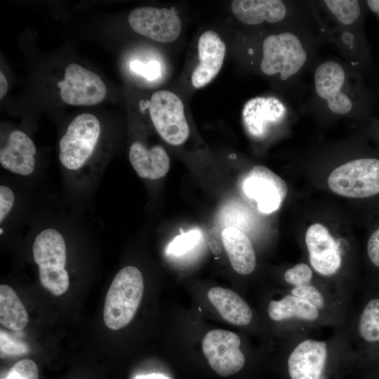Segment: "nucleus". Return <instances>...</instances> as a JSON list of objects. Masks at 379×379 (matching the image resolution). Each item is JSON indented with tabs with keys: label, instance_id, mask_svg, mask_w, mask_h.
Returning <instances> with one entry per match:
<instances>
[{
	"label": "nucleus",
	"instance_id": "nucleus-1",
	"mask_svg": "<svg viewBox=\"0 0 379 379\" xmlns=\"http://www.w3.org/2000/svg\"><path fill=\"white\" fill-rule=\"evenodd\" d=\"M312 91L300 110L323 117L366 119L374 112L375 92L345 60L319 58L312 69Z\"/></svg>",
	"mask_w": 379,
	"mask_h": 379
},
{
	"label": "nucleus",
	"instance_id": "nucleus-2",
	"mask_svg": "<svg viewBox=\"0 0 379 379\" xmlns=\"http://www.w3.org/2000/svg\"><path fill=\"white\" fill-rule=\"evenodd\" d=\"M333 329L324 340L309 333L280 338L285 379H344L352 367L348 338L345 325Z\"/></svg>",
	"mask_w": 379,
	"mask_h": 379
},
{
	"label": "nucleus",
	"instance_id": "nucleus-3",
	"mask_svg": "<svg viewBox=\"0 0 379 379\" xmlns=\"http://www.w3.org/2000/svg\"><path fill=\"white\" fill-rule=\"evenodd\" d=\"M307 259L315 273L329 284L341 296L351 302L354 286L345 274V251L328 229L314 223L307 230L305 237Z\"/></svg>",
	"mask_w": 379,
	"mask_h": 379
},
{
	"label": "nucleus",
	"instance_id": "nucleus-4",
	"mask_svg": "<svg viewBox=\"0 0 379 379\" xmlns=\"http://www.w3.org/2000/svg\"><path fill=\"white\" fill-rule=\"evenodd\" d=\"M277 298L267 302L266 315L280 338L310 333L321 326L340 325L306 300L280 290Z\"/></svg>",
	"mask_w": 379,
	"mask_h": 379
},
{
	"label": "nucleus",
	"instance_id": "nucleus-5",
	"mask_svg": "<svg viewBox=\"0 0 379 379\" xmlns=\"http://www.w3.org/2000/svg\"><path fill=\"white\" fill-rule=\"evenodd\" d=\"M143 290V277L137 267L126 266L120 270L105 297L103 309L105 325L112 330L128 325L138 310Z\"/></svg>",
	"mask_w": 379,
	"mask_h": 379
},
{
	"label": "nucleus",
	"instance_id": "nucleus-6",
	"mask_svg": "<svg viewBox=\"0 0 379 379\" xmlns=\"http://www.w3.org/2000/svg\"><path fill=\"white\" fill-rule=\"evenodd\" d=\"M231 9L234 15L248 25L262 23L282 25L286 23L318 20L312 1L234 0Z\"/></svg>",
	"mask_w": 379,
	"mask_h": 379
},
{
	"label": "nucleus",
	"instance_id": "nucleus-7",
	"mask_svg": "<svg viewBox=\"0 0 379 379\" xmlns=\"http://www.w3.org/2000/svg\"><path fill=\"white\" fill-rule=\"evenodd\" d=\"M101 132L98 118L89 113L79 114L70 122L59 142V160L69 171L84 166L92 156Z\"/></svg>",
	"mask_w": 379,
	"mask_h": 379
},
{
	"label": "nucleus",
	"instance_id": "nucleus-8",
	"mask_svg": "<svg viewBox=\"0 0 379 379\" xmlns=\"http://www.w3.org/2000/svg\"><path fill=\"white\" fill-rule=\"evenodd\" d=\"M334 193L350 198H366L379 193V159L359 158L335 168L328 178Z\"/></svg>",
	"mask_w": 379,
	"mask_h": 379
},
{
	"label": "nucleus",
	"instance_id": "nucleus-9",
	"mask_svg": "<svg viewBox=\"0 0 379 379\" xmlns=\"http://www.w3.org/2000/svg\"><path fill=\"white\" fill-rule=\"evenodd\" d=\"M242 197L258 212L270 214L285 199L288 188L284 180L263 166H255L239 183Z\"/></svg>",
	"mask_w": 379,
	"mask_h": 379
},
{
	"label": "nucleus",
	"instance_id": "nucleus-10",
	"mask_svg": "<svg viewBox=\"0 0 379 379\" xmlns=\"http://www.w3.org/2000/svg\"><path fill=\"white\" fill-rule=\"evenodd\" d=\"M149 104L150 118L161 137L172 145L184 143L190 128L181 99L171 91H160L152 94Z\"/></svg>",
	"mask_w": 379,
	"mask_h": 379
},
{
	"label": "nucleus",
	"instance_id": "nucleus-11",
	"mask_svg": "<svg viewBox=\"0 0 379 379\" xmlns=\"http://www.w3.org/2000/svg\"><path fill=\"white\" fill-rule=\"evenodd\" d=\"M324 43L334 45L345 60L364 76L375 71L373 60L364 28L338 26L319 20Z\"/></svg>",
	"mask_w": 379,
	"mask_h": 379
},
{
	"label": "nucleus",
	"instance_id": "nucleus-12",
	"mask_svg": "<svg viewBox=\"0 0 379 379\" xmlns=\"http://www.w3.org/2000/svg\"><path fill=\"white\" fill-rule=\"evenodd\" d=\"M293 109L282 99L273 96H257L244 105L241 119L244 130L255 140L265 139L273 128L285 123Z\"/></svg>",
	"mask_w": 379,
	"mask_h": 379
},
{
	"label": "nucleus",
	"instance_id": "nucleus-13",
	"mask_svg": "<svg viewBox=\"0 0 379 379\" xmlns=\"http://www.w3.org/2000/svg\"><path fill=\"white\" fill-rule=\"evenodd\" d=\"M202 350L210 366L222 377L239 372L246 363L241 340L230 331L215 329L208 332L202 340Z\"/></svg>",
	"mask_w": 379,
	"mask_h": 379
},
{
	"label": "nucleus",
	"instance_id": "nucleus-14",
	"mask_svg": "<svg viewBox=\"0 0 379 379\" xmlns=\"http://www.w3.org/2000/svg\"><path fill=\"white\" fill-rule=\"evenodd\" d=\"M345 327L353 366L366 346L379 344V297L370 298L361 307H350Z\"/></svg>",
	"mask_w": 379,
	"mask_h": 379
},
{
	"label": "nucleus",
	"instance_id": "nucleus-15",
	"mask_svg": "<svg viewBox=\"0 0 379 379\" xmlns=\"http://www.w3.org/2000/svg\"><path fill=\"white\" fill-rule=\"evenodd\" d=\"M58 86L62 100L71 105H94L101 102L107 93L106 86L98 74L76 63L66 67Z\"/></svg>",
	"mask_w": 379,
	"mask_h": 379
},
{
	"label": "nucleus",
	"instance_id": "nucleus-16",
	"mask_svg": "<svg viewBox=\"0 0 379 379\" xmlns=\"http://www.w3.org/2000/svg\"><path fill=\"white\" fill-rule=\"evenodd\" d=\"M128 20L135 32L162 43L175 41L182 29L179 16L173 9L166 8H137L130 13Z\"/></svg>",
	"mask_w": 379,
	"mask_h": 379
},
{
	"label": "nucleus",
	"instance_id": "nucleus-17",
	"mask_svg": "<svg viewBox=\"0 0 379 379\" xmlns=\"http://www.w3.org/2000/svg\"><path fill=\"white\" fill-rule=\"evenodd\" d=\"M198 51L199 63L192 74V84L200 88L210 83L220 72L226 46L216 32L208 30L199 37Z\"/></svg>",
	"mask_w": 379,
	"mask_h": 379
},
{
	"label": "nucleus",
	"instance_id": "nucleus-18",
	"mask_svg": "<svg viewBox=\"0 0 379 379\" xmlns=\"http://www.w3.org/2000/svg\"><path fill=\"white\" fill-rule=\"evenodd\" d=\"M36 149L31 138L20 130L13 131L6 145L0 150V164L9 171L20 175H29L36 164Z\"/></svg>",
	"mask_w": 379,
	"mask_h": 379
},
{
	"label": "nucleus",
	"instance_id": "nucleus-19",
	"mask_svg": "<svg viewBox=\"0 0 379 379\" xmlns=\"http://www.w3.org/2000/svg\"><path fill=\"white\" fill-rule=\"evenodd\" d=\"M321 20L338 26L364 28L368 9L365 1H314Z\"/></svg>",
	"mask_w": 379,
	"mask_h": 379
},
{
	"label": "nucleus",
	"instance_id": "nucleus-20",
	"mask_svg": "<svg viewBox=\"0 0 379 379\" xmlns=\"http://www.w3.org/2000/svg\"><path fill=\"white\" fill-rule=\"evenodd\" d=\"M221 239L234 270L241 275L253 273L256 267V256L247 235L234 227L225 228Z\"/></svg>",
	"mask_w": 379,
	"mask_h": 379
},
{
	"label": "nucleus",
	"instance_id": "nucleus-21",
	"mask_svg": "<svg viewBox=\"0 0 379 379\" xmlns=\"http://www.w3.org/2000/svg\"><path fill=\"white\" fill-rule=\"evenodd\" d=\"M129 161L137 174L145 179L161 178L170 168V159L160 145L148 149L140 142H135L130 147Z\"/></svg>",
	"mask_w": 379,
	"mask_h": 379
},
{
	"label": "nucleus",
	"instance_id": "nucleus-22",
	"mask_svg": "<svg viewBox=\"0 0 379 379\" xmlns=\"http://www.w3.org/2000/svg\"><path fill=\"white\" fill-rule=\"evenodd\" d=\"M32 254L39 268L65 269L67 251L62 235L53 228L41 231L33 243Z\"/></svg>",
	"mask_w": 379,
	"mask_h": 379
},
{
	"label": "nucleus",
	"instance_id": "nucleus-23",
	"mask_svg": "<svg viewBox=\"0 0 379 379\" xmlns=\"http://www.w3.org/2000/svg\"><path fill=\"white\" fill-rule=\"evenodd\" d=\"M208 298L221 317L237 326L250 325L253 313L248 304L236 292L222 287H213L207 293Z\"/></svg>",
	"mask_w": 379,
	"mask_h": 379
},
{
	"label": "nucleus",
	"instance_id": "nucleus-24",
	"mask_svg": "<svg viewBox=\"0 0 379 379\" xmlns=\"http://www.w3.org/2000/svg\"><path fill=\"white\" fill-rule=\"evenodd\" d=\"M27 312L14 290L0 286V323L12 331H21L28 323Z\"/></svg>",
	"mask_w": 379,
	"mask_h": 379
},
{
	"label": "nucleus",
	"instance_id": "nucleus-25",
	"mask_svg": "<svg viewBox=\"0 0 379 379\" xmlns=\"http://www.w3.org/2000/svg\"><path fill=\"white\" fill-rule=\"evenodd\" d=\"M41 286L54 295H60L69 288V275L65 269L39 268Z\"/></svg>",
	"mask_w": 379,
	"mask_h": 379
},
{
	"label": "nucleus",
	"instance_id": "nucleus-26",
	"mask_svg": "<svg viewBox=\"0 0 379 379\" xmlns=\"http://www.w3.org/2000/svg\"><path fill=\"white\" fill-rule=\"evenodd\" d=\"M318 276L310 265L297 263L287 268L283 273V288L298 286L310 282Z\"/></svg>",
	"mask_w": 379,
	"mask_h": 379
},
{
	"label": "nucleus",
	"instance_id": "nucleus-27",
	"mask_svg": "<svg viewBox=\"0 0 379 379\" xmlns=\"http://www.w3.org/2000/svg\"><path fill=\"white\" fill-rule=\"evenodd\" d=\"M201 232L198 229L192 230L175 237L168 244V253L178 255L193 248L199 241Z\"/></svg>",
	"mask_w": 379,
	"mask_h": 379
},
{
	"label": "nucleus",
	"instance_id": "nucleus-28",
	"mask_svg": "<svg viewBox=\"0 0 379 379\" xmlns=\"http://www.w3.org/2000/svg\"><path fill=\"white\" fill-rule=\"evenodd\" d=\"M39 371L35 362L25 359L15 363L9 370L6 379H38Z\"/></svg>",
	"mask_w": 379,
	"mask_h": 379
},
{
	"label": "nucleus",
	"instance_id": "nucleus-29",
	"mask_svg": "<svg viewBox=\"0 0 379 379\" xmlns=\"http://www.w3.org/2000/svg\"><path fill=\"white\" fill-rule=\"evenodd\" d=\"M131 69L147 80L153 81L161 75L160 63L156 60H151L143 63L138 60H134L131 63Z\"/></svg>",
	"mask_w": 379,
	"mask_h": 379
},
{
	"label": "nucleus",
	"instance_id": "nucleus-30",
	"mask_svg": "<svg viewBox=\"0 0 379 379\" xmlns=\"http://www.w3.org/2000/svg\"><path fill=\"white\" fill-rule=\"evenodd\" d=\"M0 345L1 352L8 355L23 354L28 351L25 343L11 338L3 331H1Z\"/></svg>",
	"mask_w": 379,
	"mask_h": 379
},
{
	"label": "nucleus",
	"instance_id": "nucleus-31",
	"mask_svg": "<svg viewBox=\"0 0 379 379\" xmlns=\"http://www.w3.org/2000/svg\"><path fill=\"white\" fill-rule=\"evenodd\" d=\"M15 196L13 190L5 185L0 186V222H2L13 208Z\"/></svg>",
	"mask_w": 379,
	"mask_h": 379
},
{
	"label": "nucleus",
	"instance_id": "nucleus-32",
	"mask_svg": "<svg viewBox=\"0 0 379 379\" xmlns=\"http://www.w3.org/2000/svg\"><path fill=\"white\" fill-rule=\"evenodd\" d=\"M367 253L371 263L379 267V228L371 234L368 241Z\"/></svg>",
	"mask_w": 379,
	"mask_h": 379
},
{
	"label": "nucleus",
	"instance_id": "nucleus-33",
	"mask_svg": "<svg viewBox=\"0 0 379 379\" xmlns=\"http://www.w3.org/2000/svg\"><path fill=\"white\" fill-rule=\"evenodd\" d=\"M368 11L373 13L379 20V0L365 1Z\"/></svg>",
	"mask_w": 379,
	"mask_h": 379
},
{
	"label": "nucleus",
	"instance_id": "nucleus-34",
	"mask_svg": "<svg viewBox=\"0 0 379 379\" xmlns=\"http://www.w3.org/2000/svg\"><path fill=\"white\" fill-rule=\"evenodd\" d=\"M8 88L7 79L3 72H0V98L2 99L6 94Z\"/></svg>",
	"mask_w": 379,
	"mask_h": 379
},
{
	"label": "nucleus",
	"instance_id": "nucleus-35",
	"mask_svg": "<svg viewBox=\"0 0 379 379\" xmlns=\"http://www.w3.org/2000/svg\"><path fill=\"white\" fill-rule=\"evenodd\" d=\"M135 379H169L162 374L152 373L149 375H140L136 376Z\"/></svg>",
	"mask_w": 379,
	"mask_h": 379
},
{
	"label": "nucleus",
	"instance_id": "nucleus-36",
	"mask_svg": "<svg viewBox=\"0 0 379 379\" xmlns=\"http://www.w3.org/2000/svg\"><path fill=\"white\" fill-rule=\"evenodd\" d=\"M2 234V229L1 228V234Z\"/></svg>",
	"mask_w": 379,
	"mask_h": 379
}]
</instances>
